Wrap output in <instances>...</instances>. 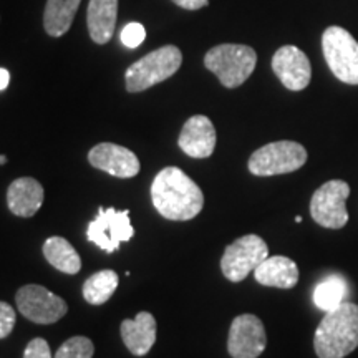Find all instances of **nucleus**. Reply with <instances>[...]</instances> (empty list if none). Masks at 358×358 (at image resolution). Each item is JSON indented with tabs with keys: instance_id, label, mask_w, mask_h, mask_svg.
<instances>
[{
	"instance_id": "1",
	"label": "nucleus",
	"mask_w": 358,
	"mask_h": 358,
	"mask_svg": "<svg viewBox=\"0 0 358 358\" xmlns=\"http://www.w3.org/2000/svg\"><path fill=\"white\" fill-rule=\"evenodd\" d=\"M151 199L161 216L169 221H189L203 211L204 194L187 174L168 166L155 176Z\"/></svg>"
},
{
	"instance_id": "2",
	"label": "nucleus",
	"mask_w": 358,
	"mask_h": 358,
	"mask_svg": "<svg viewBox=\"0 0 358 358\" xmlns=\"http://www.w3.org/2000/svg\"><path fill=\"white\" fill-rule=\"evenodd\" d=\"M358 347V306L343 302L325 313L313 337L319 358H343Z\"/></svg>"
},
{
	"instance_id": "3",
	"label": "nucleus",
	"mask_w": 358,
	"mask_h": 358,
	"mask_svg": "<svg viewBox=\"0 0 358 358\" xmlns=\"http://www.w3.org/2000/svg\"><path fill=\"white\" fill-rule=\"evenodd\" d=\"M204 65L226 88L241 87L257 65V53L252 47L222 43L204 55Z\"/></svg>"
},
{
	"instance_id": "4",
	"label": "nucleus",
	"mask_w": 358,
	"mask_h": 358,
	"mask_svg": "<svg viewBox=\"0 0 358 358\" xmlns=\"http://www.w3.org/2000/svg\"><path fill=\"white\" fill-rule=\"evenodd\" d=\"M182 53L176 45H164L128 66L124 80L129 93H140L171 78L181 69Z\"/></svg>"
},
{
	"instance_id": "5",
	"label": "nucleus",
	"mask_w": 358,
	"mask_h": 358,
	"mask_svg": "<svg viewBox=\"0 0 358 358\" xmlns=\"http://www.w3.org/2000/svg\"><path fill=\"white\" fill-rule=\"evenodd\" d=\"M322 50L340 82L358 85V42L342 27L332 25L322 35Z\"/></svg>"
},
{
	"instance_id": "6",
	"label": "nucleus",
	"mask_w": 358,
	"mask_h": 358,
	"mask_svg": "<svg viewBox=\"0 0 358 358\" xmlns=\"http://www.w3.org/2000/svg\"><path fill=\"white\" fill-rule=\"evenodd\" d=\"M307 163V150L295 141H275L259 148L249 159L254 176H277L301 169Z\"/></svg>"
},
{
	"instance_id": "7",
	"label": "nucleus",
	"mask_w": 358,
	"mask_h": 358,
	"mask_svg": "<svg viewBox=\"0 0 358 358\" xmlns=\"http://www.w3.org/2000/svg\"><path fill=\"white\" fill-rule=\"evenodd\" d=\"M268 257V248L262 237L248 234L234 241L224 250L221 268L226 279L243 282Z\"/></svg>"
},
{
	"instance_id": "8",
	"label": "nucleus",
	"mask_w": 358,
	"mask_h": 358,
	"mask_svg": "<svg viewBox=\"0 0 358 358\" xmlns=\"http://www.w3.org/2000/svg\"><path fill=\"white\" fill-rule=\"evenodd\" d=\"M350 186L342 179H332L313 192L310 201L312 219L327 229H342L348 222L345 203Z\"/></svg>"
},
{
	"instance_id": "9",
	"label": "nucleus",
	"mask_w": 358,
	"mask_h": 358,
	"mask_svg": "<svg viewBox=\"0 0 358 358\" xmlns=\"http://www.w3.org/2000/svg\"><path fill=\"white\" fill-rule=\"evenodd\" d=\"M134 236L129 222V211H118L115 208L98 209V216L88 224L87 237L90 243L105 252H115L122 243H128Z\"/></svg>"
},
{
	"instance_id": "10",
	"label": "nucleus",
	"mask_w": 358,
	"mask_h": 358,
	"mask_svg": "<svg viewBox=\"0 0 358 358\" xmlns=\"http://www.w3.org/2000/svg\"><path fill=\"white\" fill-rule=\"evenodd\" d=\"M15 302L25 319L42 325L55 324L69 312L64 299L37 284L24 285L17 292Z\"/></svg>"
},
{
	"instance_id": "11",
	"label": "nucleus",
	"mask_w": 358,
	"mask_h": 358,
	"mask_svg": "<svg viewBox=\"0 0 358 358\" xmlns=\"http://www.w3.org/2000/svg\"><path fill=\"white\" fill-rule=\"evenodd\" d=\"M266 329L252 313L236 317L231 324L227 352L232 358H257L266 350Z\"/></svg>"
},
{
	"instance_id": "12",
	"label": "nucleus",
	"mask_w": 358,
	"mask_h": 358,
	"mask_svg": "<svg viewBox=\"0 0 358 358\" xmlns=\"http://www.w3.org/2000/svg\"><path fill=\"white\" fill-rule=\"evenodd\" d=\"M272 70L290 92H301L307 88L312 78L310 60L301 48L294 45H284L274 53Z\"/></svg>"
},
{
	"instance_id": "13",
	"label": "nucleus",
	"mask_w": 358,
	"mask_h": 358,
	"mask_svg": "<svg viewBox=\"0 0 358 358\" xmlns=\"http://www.w3.org/2000/svg\"><path fill=\"white\" fill-rule=\"evenodd\" d=\"M88 161L93 168L111 174L115 178H134L140 173V159L128 148L115 143H100L88 153Z\"/></svg>"
},
{
	"instance_id": "14",
	"label": "nucleus",
	"mask_w": 358,
	"mask_h": 358,
	"mask_svg": "<svg viewBox=\"0 0 358 358\" xmlns=\"http://www.w3.org/2000/svg\"><path fill=\"white\" fill-rule=\"evenodd\" d=\"M216 140V128L211 120L204 115H196L185 123L178 145L191 158L204 159L214 153Z\"/></svg>"
},
{
	"instance_id": "15",
	"label": "nucleus",
	"mask_w": 358,
	"mask_h": 358,
	"mask_svg": "<svg viewBox=\"0 0 358 358\" xmlns=\"http://www.w3.org/2000/svg\"><path fill=\"white\" fill-rule=\"evenodd\" d=\"M7 204L12 214L32 217L43 204V187L34 178H19L8 186Z\"/></svg>"
},
{
	"instance_id": "16",
	"label": "nucleus",
	"mask_w": 358,
	"mask_h": 358,
	"mask_svg": "<svg viewBox=\"0 0 358 358\" xmlns=\"http://www.w3.org/2000/svg\"><path fill=\"white\" fill-rule=\"evenodd\" d=\"M123 343L133 355L143 357L156 342V320L150 312H140L134 319L122 322Z\"/></svg>"
},
{
	"instance_id": "17",
	"label": "nucleus",
	"mask_w": 358,
	"mask_h": 358,
	"mask_svg": "<svg viewBox=\"0 0 358 358\" xmlns=\"http://www.w3.org/2000/svg\"><path fill=\"white\" fill-rule=\"evenodd\" d=\"M118 0H90L87 8L88 34L98 45L108 43L115 35Z\"/></svg>"
},
{
	"instance_id": "18",
	"label": "nucleus",
	"mask_w": 358,
	"mask_h": 358,
	"mask_svg": "<svg viewBox=\"0 0 358 358\" xmlns=\"http://www.w3.org/2000/svg\"><path fill=\"white\" fill-rule=\"evenodd\" d=\"M254 277L261 285L277 289H292L299 282V267L292 259L268 256L256 271Z\"/></svg>"
},
{
	"instance_id": "19",
	"label": "nucleus",
	"mask_w": 358,
	"mask_h": 358,
	"mask_svg": "<svg viewBox=\"0 0 358 358\" xmlns=\"http://www.w3.org/2000/svg\"><path fill=\"white\" fill-rule=\"evenodd\" d=\"M82 0H47L43 12V29L50 37H62L71 29Z\"/></svg>"
},
{
	"instance_id": "20",
	"label": "nucleus",
	"mask_w": 358,
	"mask_h": 358,
	"mask_svg": "<svg viewBox=\"0 0 358 358\" xmlns=\"http://www.w3.org/2000/svg\"><path fill=\"white\" fill-rule=\"evenodd\" d=\"M43 256L48 264L58 268L64 274H78L82 268V261L77 250L64 237H50L43 244Z\"/></svg>"
},
{
	"instance_id": "21",
	"label": "nucleus",
	"mask_w": 358,
	"mask_h": 358,
	"mask_svg": "<svg viewBox=\"0 0 358 358\" xmlns=\"http://www.w3.org/2000/svg\"><path fill=\"white\" fill-rule=\"evenodd\" d=\"M347 292V282L342 275H329L313 290V303L327 313L345 302Z\"/></svg>"
},
{
	"instance_id": "22",
	"label": "nucleus",
	"mask_w": 358,
	"mask_h": 358,
	"mask_svg": "<svg viewBox=\"0 0 358 358\" xmlns=\"http://www.w3.org/2000/svg\"><path fill=\"white\" fill-rule=\"evenodd\" d=\"M116 287H118V274L106 268V271L96 272L85 280L83 297L92 306H101V303L110 301Z\"/></svg>"
},
{
	"instance_id": "23",
	"label": "nucleus",
	"mask_w": 358,
	"mask_h": 358,
	"mask_svg": "<svg viewBox=\"0 0 358 358\" xmlns=\"http://www.w3.org/2000/svg\"><path fill=\"white\" fill-rule=\"evenodd\" d=\"M95 347L87 337H71L58 348L55 358H92Z\"/></svg>"
},
{
	"instance_id": "24",
	"label": "nucleus",
	"mask_w": 358,
	"mask_h": 358,
	"mask_svg": "<svg viewBox=\"0 0 358 358\" xmlns=\"http://www.w3.org/2000/svg\"><path fill=\"white\" fill-rule=\"evenodd\" d=\"M145 38H146L145 27L138 24V22H131V24H127L123 27L122 42L124 47L138 48L143 42H145Z\"/></svg>"
},
{
	"instance_id": "25",
	"label": "nucleus",
	"mask_w": 358,
	"mask_h": 358,
	"mask_svg": "<svg viewBox=\"0 0 358 358\" xmlns=\"http://www.w3.org/2000/svg\"><path fill=\"white\" fill-rule=\"evenodd\" d=\"M15 327V310L6 302H0V338H6Z\"/></svg>"
},
{
	"instance_id": "26",
	"label": "nucleus",
	"mask_w": 358,
	"mask_h": 358,
	"mask_svg": "<svg viewBox=\"0 0 358 358\" xmlns=\"http://www.w3.org/2000/svg\"><path fill=\"white\" fill-rule=\"evenodd\" d=\"M24 358H52L50 347L43 338H34L25 348Z\"/></svg>"
},
{
	"instance_id": "27",
	"label": "nucleus",
	"mask_w": 358,
	"mask_h": 358,
	"mask_svg": "<svg viewBox=\"0 0 358 358\" xmlns=\"http://www.w3.org/2000/svg\"><path fill=\"white\" fill-rule=\"evenodd\" d=\"M171 2L176 3L178 7L185 8V10H199V8L208 6L209 0H171Z\"/></svg>"
},
{
	"instance_id": "28",
	"label": "nucleus",
	"mask_w": 358,
	"mask_h": 358,
	"mask_svg": "<svg viewBox=\"0 0 358 358\" xmlns=\"http://www.w3.org/2000/svg\"><path fill=\"white\" fill-rule=\"evenodd\" d=\"M8 83H10V73H8V70L6 69H0V92L6 90L8 87Z\"/></svg>"
},
{
	"instance_id": "29",
	"label": "nucleus",
	"mask_w": 358,
	"mask_h": 358,
	"mask_svg": "<svg viewBox=\"0 0 358 358\" xmlns=\"http://www.w3.org/2000/svg\"><path fill=\"white\" fill-rule=\"evenodd\" d=\"M7 163V158L3 155H0V164H6Z\"/></svg>"
},
{
	"instance_id": "30",
	"label": "nucleus",
	"mask_w": 358,
	"mask_h": 358,
	"mask_svg": "<svg viewBox=\"0 0 358 358\" xmlns=\"http://www.w3.org/2000/svg\"><path fill=\"white\" fill-rule=\"evenodd\" d=\"M295 222H297V224L302 222V217L301 216H295Z\"/></svg>"
}]
</instances>
